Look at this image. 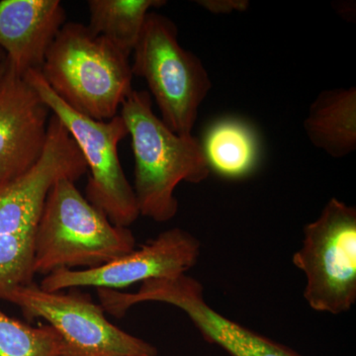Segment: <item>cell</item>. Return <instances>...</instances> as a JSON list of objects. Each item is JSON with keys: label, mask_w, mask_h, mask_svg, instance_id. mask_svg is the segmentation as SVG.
<instances>
[{"label": "cell", "mask_w": 356, "mask_h": 356, "mask_svg": "<svg viewBox=\"0 0 356 356\" xmlns=\"http://www.w3.org/2000/svg\"><path fill=\"white\" fill-rule=\"evenodd\" d=\"M6 53H4L3 51L0 49V65L3 64L4 62H6Z\"/></svg>", "instance_id": "cell-19"}, {"label": "cell", "mask_w": 356, "mask_h": 356, "mask_svg": "<svg viewBox=\"0 0 356 356\" xmlns=\"http://www.w3.org/2000/svg\"><path fill=\"white\" fill-rule=\"evenodd\" d=\"M197 2L210 13L218 14L243 11L248 6V2L245 0H203Z\"/></svg>", "instance_id": "cell-17"}, {"label": "cell", "mask_w": 356, "mask_h": 356, "mask_svg": "<svg viewBox=\"0 0 356 356\" xmlns=\"http://www.w3.org/2000/svg\"><path fill=\"white\" fill-rule=\"evenodd\" d=\"M40 74L63 102L95 120L116 117L133 90L129 58L81 23L63 26Z\"/></svg>", "instance_id": "cell-4"}, {"label": "cell", "mask_w": 356, "mask_h": 356, "mask_svg": "<svg viewBox=\"0 0 356 356\" xmlns=\"http://www.w3.org/2000/svg\"><path fill=\"white\" fill-rule=\"evenodd\" d=\"M133 55V76L147 81L161 121L177 135H192L212 83L200 58L180 46L177 25L151 11Z\"/></svg>", "instance_id": "cell-5"}, {"label": "cell", "mask_w": 356, "mask_h": 356, "mask_svg": "<svg viewBox=\"0 0 356 356\" xmlns=\"http://www.w3.org/2000/svg\"><path fill=\"white\" fill-rule=\"evenodd\" d=\"M67 23L60 0H1L0 49L16 74L41 70L51 43Z\"/></svg>", "instance_id": "cell-12"}, {"label": "cell", "mask_w": 356, "mask_h": 356, "mask_svg": "<svg viewBox=\"0 0 356 356\" xmlns=\"http://www.w3.org/2000/svg\"><path fill=\"white\" fill-rule=\"evenodd\" d=\"M136 238L129 228L109 218L64 177L44 200L34 241L33 269L47 276L60 269H92L129 254Z\"/></svg>", "instance_id": "cell-3"}, {"label": "cell", "mask_w": 356, "mask_h": 356, "mask_svg": "<svg viewBox=\"0 0 356 356\" xmlns=\"http://www.w3.org/2000/svg\"><path fill=\"white\" fill-rule=\"evenodd\" d=\"M63 341L51 325L25 324L0 311V356H60Z\"/></svg>", "instance_id": "cell-16"}, {"label": "cell", "mask_w": 356, "mask_h": 356, "mask_svg": "<svg viewBox=\"0 0 356 356\" xmlns=\"http://www.w3.org/2000/svg\"><path fill=\"white\" fill-rule=\"evenodd\" d=\"M145 302L180 309L206 341L221 346L232 356H301L218 313L206 302L201 282L186 274L147 280L137 292L112 291L108 295L110 310L117 317H124L129 309Z\"/></svg>", "instance_id": "cell-9"}, {"label": "cell", "mask_w": 356, "mask_h": 356, "mask_svg": "<svg viewBox=\"0 0 356 356\" xmlns=\"http://www.w3.org/2000/svg\"><path fill=\"white\" fill-rule=\"evenodd\" d=\"M135 159L134 192L140 215L170 221L177 214L175 188L201 184L210 175L201 140L172 132L153 111L149 92L132 90L121 105Z\"/></svg>", "instance_id": "cell-2"}, {"label": "cell", "mask_w": 356, "mask_h": 356, "mask_svg": "<svg viewBox=\"0 0 356 356\" xmlns=\"http://www.w3.org/2000/svg\"><path fill=\"white\" fill-rule=\"evenodd\" d=\"M88 166L57 117L51 115L41 159L22 177L0 184V296L34 282V241L44 200L56 181H76Z\"/></svg>", "instance_id": "cell-1"}, {"label": "cell", "mask_w": 356, "mask_h": 356, "mask_svg": "<svg viewBox=\"0 0 356 356\" xmlns=\"http://www.w3.org/2000/svg\"><path fill=\"white\" fill-rule=\"evenodd\" d=\"M201 243L184 229L172 228L129 254L92 269H60L44 276L39 285L49 292L79 287L120 291L152 280L175 278L197 264Z\"/></svg>", "instance_id": "cell-10"}, {"label": "cell", "mask_w": 356, "mask_h": 356, "mask_svg": "<svg viewBox=\"0 0 356 356\" xmlns=\"http://www.w3.org/2000/svg\"><path fill=\"white\" fill-rule=\"evenodd\" d=\"M24 77L81 152L89 170L86 198L105 213L115 226L129 228L140 215L118 154L119 143L129 135L125 121L120 115L99 121L79 113L51 90L38 70H30Z\"/></svg>", "instance_id": "cell-6"}, {"label": "cell", "mask_w": 356, "mask_h": 356, "mask_svg": "<svg viewBox=\"0 0 356 356\" xmlns=\"http://www.w3.org/2000/svg\"><path fill=\"white\" fill-rule=\"evenodd\" d=\"M51 115L36 89L6 62L0 81V184L17 179L38 163Z\"/></svg>", "instance_id": "cell-11"}, {"label": "cell", "mask_w": 356, "mask_h": 356, "mask_svg": "<svg viewBox=\"0 0 356 356\" xmlns=\"http://www.w3.org/2000/svg\"><path fill=\"white\" fill-rule=\"evenodd\" d=\"M309 140L334 159L356 149V89L324 90L316 97L304 121Z\"/></svg>", "instance_id": "cell-13"}, {"label": "cell", "mask_w": 356, "mask_h": 356, "mask_svg": "<svg viewBox=\"0 0 356 356\" xmlns=\"http://www.w3.org/2000/svg\"><path fill=\"white\" fill-rule=\"evenodd\" d=\"M293 264L306 277L304 298L313 310L339 315L356 301V209L332 198L304 227Z\"/></svg>", "instance_id": "cell-7"}, {"label": "cell", "mask_w": 356, "mask_h": 356, "mask_svg": "<svg viewBox=\"0 0 356 356\" xmlns=\"http://www.w3.org/2000/svg\"><path fill=\"white\" fill-rule=\"evenodd\" d=\"M6 62L3 63L1 65H0V81H1L2 77H3L4 74H6Z\"/></svg>", "instance_id": "cell-18"}, {"label": "cell", "mask_w": 356, "mask_h": 356, "mask_svg": "<svg viewBox=\"0 0 356 356\" xmlns=\"http://www.w3.org/2000/svg\"><path fill=\"white\" fill-rule=\"evenodd\" d=\"M49 292L36 283L14 288L0 300L19 307L24 317L42 318L60 334V356H156L153 344L112 324L88 293Z\"/></svg>", "instance_id": "cell-8"}, {"label": "cell", "mask_w": 356, "mask_h": 356, "mask_svg": "<svg viewBox=\"0 0 356 356\" xmlns=\"http://www.w3.org/2000/svg\"><path fill=\"white\" fill-rule=\"evenodd\" d=\"M165 0H89L88 28L113 44L126 57L132 55L147 14Z\"/></svg>", "instance_id": "cell-15"}, {"label": "cell", "mask_w": 356, "mask_h": 356, "mask_svg": "<svg viewBox=\"0 0 356 356\" xmlns=\"http://www.w3.org/2000/svg\"><path fill=\"white\" fill-rule=\"evenodd\" d=\"M210 172L229 179L248 177L257 168L259 145L248 123L225 118L213 123L201 140Z\"/></svg>", "instance_id": "cell-14"}]
</instances>
